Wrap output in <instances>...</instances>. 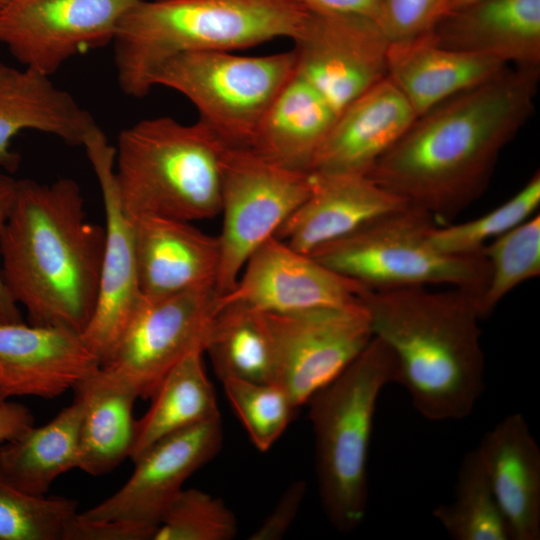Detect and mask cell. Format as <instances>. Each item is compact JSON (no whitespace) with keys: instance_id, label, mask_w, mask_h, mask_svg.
Masks as SVG:
<instances>
[{"instance_id":"13","label":"cell","mask_w":540,"mask_h":540,"mask_svg":"<svg viewBox=\"0 0 540 540\" xmlns=\"http://www.w3.org/2000/svg\"><path fill=\"white\" fill-rule=\"evenodd\" d=\"M295 72L338 115L387 76L388 39L366 17L310 11L293 40Z\"/></svg>"},{"instance_id":"26","label":"cell","mask_w":540,"mask_h":540,"mask_svg":"<svg viewBox=\"0 0 540 540\" xmlns=\"http://www.w3.org/2000/svg\"><path fill=\"white\" fill-rule=\"evenodd\" d=\"M73 391L83 403L78 468L93 476L109 473L130 458L136 421L133 409L138 396L102 373L100 367Z\"/></svg>"},{"instance_id":"42","label":"cell","mask_w":540,"mask_h":540,"mask_svg":"<svg viewBox=\"0 0 540 540\" xmlns=\"http://www.w3.org/2000/svg\"><path fill=\"white\" fill-rule=\"evenodd\" d=\"M11 1H14V0H2L3 5H5V4H7V3L11 2Z\"/></svg>"},{"instance_id":"3","label":"cell","mask_w":540,"mask_h":540,"mask_svg":"<svg viewBox=\"0 0 540 540\" xmlns=\"http://www.w3.org/2000/svg\"><path fill=\"white\" fill-rule=\"evenodd\" d=\"M478 300L467 290L426 286L367 290L361 296L373 336L395 359L396 383L426 419H464L484 390Z\"/></svg>"},{"instance_id":"7","label":"cell","mask_w":540,"mask_h":540,"mask_svg":"<svg viewBox=\"0 0 540 540\" xmlns=\"http://www.w3.org/2000/svg\"><path fill=\"white\" fill-rule=\"evenodd\" d=\"M436 221L407 206L310 254L369 290L444 284L483 294L490 268L481 253L452 256L429 241Z\"/></svg>"},{"instance_id":"29","label":"cell","mask_w":540,"mask_h":540,"mask_svg":"<svg viewBox=\"0 0 540 540\" xmlns=\"http://www.w3.org/2000/svg\"><path fill=\"white\" fill-rule=\"evenodd\" d=\"M202 354L195 350L182 358L151 396L149 409L135 421L133 461L161 438L220 416Z\"/></svg>"},{"instance_id":"36","label":"cell","mask_w":540,"mask_h":540,"mask_svg":"<svg viewBox=\"0 0 540 540\" xmlns=\"http://www.w3.org/2000/svg\"><path fill=\"white\" fill-rule=\"evenodd\" d=\"M447 0H381L377 24L389 42L422 37L444 13Z\"/></svg>"},{"instance_id":"34","label":"cell","mask_w":540,"mask_h":540,"mask_svg":"<svg viewBox=\"0 0 540 540\" xmlns=\"http://www.w3.org/2000/svg\"><path fill=\"white\" fill-rule=\"evenodd\" d=\"M225 394L254 446L268 451L284 433L299 408L274 382L221 380Z\"/></svg>"},{"instance_id":"4","label":"cell","mask_w":540,"mask_h":540,"mask_svg":"<svg viewBox=\"0 0 540 540\" xmlns=\"http://www.w3.org/2000/svg\"><path fill=\"white\" fill-rule=\"evenodd\" d=\"M308 13L295 0H143L123 18L112 42L118 85L130 97H144L169 59L294 40Z\"/></svg>"},{"instance_id":"15","label":"cell","mask_w":540,"mask_h":540,"mask_svg":"<svg viewBox=\"0 0 540 540\" xmlns=\"http://www.w3.org/2000/svg\"><path fill=\"white\" fill-rule=\"evenodd\" d=\"M222 442L220 416L161 438L133 461L134 471L118 491L79 515L123 522L152 539L185 481L219 453Z\"/></svg>"},{"instance_id":"25","label":"cell","mask_w":540,"mask_h":540,"mask_svg":"<svg viewBox=\"0 0 540 540\" xmlns=\"http://www.w3.org/2000/svg\"><path fill=\"white\" fill-rule=\"evenodd\" d=\"M336 117L324 97L295 72L269 106L248 148L283 167L310 172Z\"/></svg>"},{"instance_id":"32","label":"cell","mask_w":540,"mask_h":540,"mask_svg":"<svg viewBox=\"0 0 540 540\" xmlns=\"http://www.w3.org/2000/svg\"><path fill=\"white\" fill-rule=\"evenodd\" d=\"M539 205L540 173L537 171L515 195L488 213L463 223L436 225L429 233V241L448 255H478L490 241L532 217Z\"/></svg>"},{"instance_id":"5","label":"cell","mask_w":540,"mask_h":540,"mask_svg":"<svg viewBox=\"0 0 540 540\" xmlns=\"http://www.w3.org/2000/svg\"><path fill=\"white\" fill-rule=\"evenodd\" d=\"M226 145L200 120L185 124L159 116L123 129L114 176L127 215L192 222L220 214Z\"/></svg>"},{"instance_id":"1","label":"cell","mask_w":540,"mask_h":540,"mask_svg":"<svg viewBox=\"0 0 540 540\" xmlns=\"http://www.w3.org/2000/svg\"><path fill=\"white\" fill-rule=\"evenodd\" d=\"M539 67H505L416 116L367 174L436 222L486 190L501 152L534 110Z\"/></svg>"},{"instance_id":"14","label":"cell","mask_w":540,"mask_h":540,"mask_svg":"<svg viewBox=\"0 0 540 540\" xmlns=\"http://www.w3.org/2000/svg\"><path fill=\"white\" fill-rule=\"evenodd\" d=\"M97 177L105 212V241L96 307L82 338L103 364L132 320L142 295L134 225L121 203L114 176L115 147L98 126L83 145Z\"/></svg>"},{"instance_id":"19","label":"cell","mask_w":540,"mask_h":540,"mask_svg":"<svg viewBox=\"0 0 540 540\" xmlns=\"http://www.w3.org/2000/svg\"><path fill=\"white\" fill-rule=\"evenodd\" d=\"M415 118L405 96L384 77L337 115L310 172L367 175Z\"/></svg>"},{"instance_id":"28","label":"cell","mask_w":540,"mask_h":540,"mask_svg":"<svg viewBox=\"0 0 540 540\" xmlns=\"http://www.w3.org/2000/svg\"><path fill=\"white\" fill-rule=\"evenodd\" d=\"M204 352L220 381L274 382V343L266 313L247 303L218 296Z\"/></svg>"},{"instance_id":"23","label":"cell","mask_w":540,"mask_h":540,"mask_svg":"<svg viewBox=\"0 0 540 540\" xmlns=\"http://www.w3.org/2000/svg\"><path fill=\"white\" fill-rule=\"evenodd\" d=\"M476 449L512 540L540 539V449L523 415L506 416Z\"/></svg>"},{"instance_id":"10","label":"cell","mask_w":540,"mask_h":540,"mask_svg":"<svg viewBox=\"0 0 540 540\" xmlns=\"http://www.w3.org/2000/svg\"><path fill=\"white\" fill-rule=\"evenodd\" d=\"M217 299L214 287L142 297L111 356L100 365L101 372L138 398H151L182 358L195 350L204 352Z\"/></svg>"},{"instance_id":"8","label":"cell","mask_w":540,"mask_h":540,"mask_svg":"<svg viewBox=\"0 0 540 540\" xmlns=\"http://www.w3.org/2000/svg\"><path fill=\"white\" fill-rule=\"evenodd\" d=\"M295 68L293 49L264 56L197 51L166 61L153 74L151 85L183 95L197 110L199 120L225 144L248 148Z\"/></svg>"},{"instance_id":"30","label":"cell","mask_w":540,"mask_h":540,"mask_svg":"<svg viewBox=\"0 0 540 540\" xmlns=\"http://www.w3.org/2000/svg\"><path fill=\"white\" fill-rule=\"evenodd\" d=\"M432 515L454 540H512L476 448L463 457L454 500Z\"/></svg>"},{"instance_id":"31","label":"cell","mask_w":540,"mask_h":540,"mask_svg":"<svg viewBox=\"0 0 540 540\" xmlns=\"http://www.w3.org/2000/svg\"><path fill=\"white\" fill-rule=\"evenodd\" d=\"M489 263L487 286L478 301L481 318L522 283L540 274V216L533 215L485 245Z\"/></svg>"},{"instance_id":"22","label":"cell","mask_w":540,"mask_h":540,"mask_svg":"<svg viewBox=\"0 0 540 540\" xmlns=\"http://www.w3.org/2000/svg\"><path fill=\"white\" fill-rule=\"evenodd\" d=\"M435 43L508 66H540V0H480L444 15Z\"/></svg>"},{"instance_id":"43","label":"cell","mask_w":540,"mask_h":540,"mask_svg":"<svg viewBox=\"0 0 540 540\" xmlns=\"http://www.w3.org/2000/svg\"><path fill=\"white\" fill-rule=\"evenodd\" d=\"M3 6V2L2 0H0V8Z\"/></svg>"},{"instance_id":"11","label":"cell","mask_w":540,"mask_h":540,"mask_svg":"<svg viewBox=\"0 0 540 540\" xmlns=\"http://www.w3.org/2000/svg\"><path fill=\"white\" fill-rule=\"evenodd\" d=\"M265 313L274 343V383L298 407L337 378L373 338L362 301L344 307Z\"/></svg>"},{"instance_id":"2","label":"cell","mask_w":540,"mask_h":540,"mask_svg":"<svg viewBox=\"0 0 540 540\" xmlns=\"http://www.w3.org/2000/svg\"><path fill=\"white\" fill-rule=\"evenodd\" d=\"M104 241L75 180H18L0 234V274L29 324L83 333L97 303Z\"/></svg>"},{"instance_id":"21","label":"cell","mask_w":540,"mask_h":540,"mask_svg":"<svg viewBox=\"0 0 540 540\" xmlns=\"http://www.w3.org/2000/svg\"><path fill=\"white\" fill-rule=\"evenodd\" d=\"M93 116L51 76L0 62V168L14 172L20 155L13 138L24 130L53 135L67 144L83 145L96 127Z\"/></svg>"},{"instance_id":"17","label":"cell","mask_w":540,"mask_h":540,"mask_svg":"<svg viewBox=\"0 0 540 540\" xmlns=\"http://www.w3.org/2000/svg\"><path fill=\"white\" fill-rule=\"evenodd\" d=\"M99 367L80 333L23 321L0 324V404L20 396L54 399Z\"/></svg>"},{"instance_id":"39","label":"cell","mask_w":540,"mask_h":540,"mask_svg":"<svg viewBox=\"0 0 540 540\" xmlns=\"http://www.w3.org/2000/svg\"><path fill=\"white\" fill-rule=\"evenodd\" d=\"M310 11L356 15L377 23L381 0H295Z\"/></svg>"},{"instance_id":"12","label":"cell","mask_w":540,"mask_h":540,"mask_svg":"<svg viewBox=\"0 0 540 540\" xmlns=\"http://www.w3.org/2000/svg\"><path fill=\"white\" fill-rule=\"evenodd\" d=\"M143 0H14L0 8V43L23 65L52 76L76 55L112 44Z\"/></svg>"},{"instance_id":"40","label":"cell","mask_w":540,"mask_h":540,"mask_svg":"<svg viewBox=\"0 0 540 540\" xmlns=\"http://www.w3.org/2000/svg\"><path fill=\"white\" fill-rule=\"evenodd\" d=\"M34 425V416L28 407L7 401L0 404V445L10 441Z\"/></svg>"},{"instance_id":"24","label":"cell","mask_w":540,"mask_h":540,"mask_svg":"<svg viewBox=\"0 0 540 540\" xmlns=\"http://www.w3.org/2000/svg\"><path fill=\"white\" fill-rule=\"evenodd\" d=\"M507 66L490 57L443 47L435 43L430 33L389 42L386 52L387 76L416 116L490 79Z\"/></svg>"},{"instance_id":"33","label":"cell","mask_w":540,"mask_h":540,"mask_svg":"<svg viewBox=\"0 0 540 540\" xmlns=\"http://www.w3.org/2000/svg\"><path fill=\"white\" fill-rule=\"evenodd\" d=\"M75 500L27 494L0 474V540H64Z\"/></svg>"},{"instance_id":"37","label":"cell","mask_w":540,"mask_h":540,"mask_svg":"<svg viewBox=\"0 0 540 540\" xmlns=\"http://www.w3.org/2000/svg\"><path fill=\"white\" fill-rule=\"evenodd\" d=\"M306 493V483L297 480L290 484L272 512L250 535V540H279L294 522Z\"/></svg>"},{"instance_id":"18","label":"cell","mask_w":540,"mask_h":540,"mask_svg":"<svg viewBox=\"0 0 540 540\" xmlns=\"http://www.w3.org/2000/svg\"><path fill=\"white\" fill-rule=\"evenodd\" d=\"M311 174L309 196L275 235L305 254L409 206L368 175Z\"/></svg>"},{"instance_id":"6","label":"cell","mask_w":540,"mask_h":540,"mask_svg":"<svg viewBox=\"0 0 540 540\" xmlns=\"http://www.w3.org/2000/svg\"><path fill=\"white\" fill-rule=\"evenodd\" d=\"M396 380L392 353L373 336L357 358L306 403L315 435L321 505L340 532L355 530L365 518L377 401L382 389Z\"/></svg>"},{"instance_id":"16","label":"cell","mask_w":540,"mask_h":540,"mask_svg":"<svg viewBox=\"0 0 540 540\" xmlns=\"http://www.w3.org/2000/svg\"><path fill=\"white\" fill-rule=\"evenodd\" d=\"M367 290L271 237L250 256L233 289L219 298L244 302L263 312L286 313L358 304Z\"/></svg>"},{"instance_id":"20","label":"cell","mask_w":540,"mask_h":540,"mask_svg":"<svg viewBox=\"0 0 540 540\" xmlns=\"http://www.w3.org/2000/svg\"><path fill=\"white\" fill-rule=\"evenodd\" d=\"M132 221L142 297L215 288L220 263L218 236L206 234L184 220L141 216Z\"/></svg>"},{"instance_id":"41","label":"cell","mask_w":540,"mask_h":540,"mask_svg":"<svg viewBox=\"0 0 540 540\" xmlns=\"http://www.w3.org/2000/svg\"><path fill=\"white\" fill-rule=\"evenodd\" d=\"M478 1H480V0H447V2L445 4V7H444L443 16L448 14V13L459 10L461 8H464L466 6H469V5H471V4L475 3V2H478Z\"/></svg>"},{"instance_id":"38","label":"cell","mask_w":540,"mask_h":540,"mask_svg":"<svg viewBox=\"0 0 540 540\" xmlns=\"http://www.w3.org/2000/svg\"><path fill=\"white\" fill-rule=\"evenodd\" d=\"M18 180L0 173V234L13 207ZM19 306L9 295L0 274V324L22 322Z\"/></svg>"},{"instance_id":"35","label":"cell","mask_w":540,"mask_h":540,"mask_svg":"<svg viewBox=\"0 0 540 540\" xmlns=\"http://www.w3.org/2000/svg\"><path fill=\"white\" fill-rule=\"evenodd\" d=\"M237 530L235 515L221 499L198 489H182L152 540H230Z\"/></svg>"},{"instance_id":"9","label":"cell","mask_w":540,"mask_h":540,"mask_svg":"<svg viewBox=\"0 0 540 540\" xmlns=\"http://www.w3.org/2000/svg\"><path fill=\"white\" fill-rule=\"evenodd\" d=\"M311 172L278 165L246 147L226 145L221 156L223 226L218 236V296L231 291L250 256L305 201Z\"/></svg>"},{"instance_id":"27","label":"cell","mask_w":540,"mask_h":540,"mask_svg":"<svg viewBox=\"0 0 540 540\" xmlns=\"http://www.w3.org/2000/svg\"><path fill=\"white\" fill-rule=\"evenodd\" d=\"M83 403L74 396L48 423L0 445V474L19 490L45 496L62 474L79 466Z\"/></svg>"}]
</instances>
